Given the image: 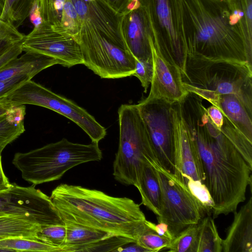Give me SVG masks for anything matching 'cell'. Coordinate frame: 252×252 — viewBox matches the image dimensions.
Here are the masks:
<instances>
[{
    "mask_svg": "<svg viewBox=\"0 0 252 252\" xmlns=\"http://www.w3.org/2000/svg\"><path fill=\"white\" fill-rule=\"evenodd\" d=\"M120 32L136 59L144 61L152 59V32L146 12L141 5L123 15Z\"/></svg>",
    "mask_w": 252,
    "mask_h": 252,
    "instance_id": "16",
    "label": "cell"
},
{
    "mask_svg": "<svg viewBox=\"0 0 252 252\" xmlns=\"http://www.w3.org/2000/svg\"><path fill=\"white\" fill-rule=\"evenodd\" d=\"M29 17L34 27L38 26L43 22L41 14V0H37L34 4Z\"/></svg>",
    "mask_w": 252,
    "mask_h": 252,
    "instance_id": "40",
    "label": "cell"
},
{
    "mask_svg": "<svg viewBox=\"0 0 252 252\" xmlns=\"http://www.w3.org/2000/svg\"><path fill=\"white\" fill-rule=\"evenodd\" d=\"M153 76L146 99H162L173 103L180 101L188 92L182 83L179 68L155 48L151 41Z\"/></svg>",
    "mask_w": 252,
    "mask_h": 252,
    "instance_id": "15",
    "label": "cell"
},
{
    "mask_svg": "<svg viewBox=\"0 0 252 252\" xmlns=\"http://www.w3.org/2000/svg\"><path fill=\"white\" fill-rule=\"evenodd\" d=\"M141 197V203L155 215H159L160 187L156 169L149 164L143 165L137 188Z\"/></svg>",
    "mask_w": 252,
    "mask_h": 252,
    "instance_id": "21",
    "label": "cell"
},
{
    "mask_svg": "<svg viewBox=\"0 0 252 252\" xmlns=\"http://www.w3.org/2000/svg\"><path fill=\"white\" fill-rule=\"evenodd\" d=\"M25 131L24 121H16L8 112L0 119V153Z\"/></svg>",
    "mask_w": 252,
    "mask_h": 252,
    "instance_id": "29",
    "label": "cell"
},
{
    "mask_svg": "<svg viewBox=\"0 0 252 252\" xmlns=\"http://www.w3.org/2000/svg\"><path fill=\"white\" fill-rule=\"evenodd\" d=\"M0 217H2L1 216H0Z\"/></svg>",
    "mask_w": 252,
    "mask_h": 252,
    "instance_id": "48",
    "label": "cell"
},
{
    "mask_svg": "<svg viewBox=\"0 0 252 252\" xmlns=\"http://www.w3.org/2000/svg\"><path fill=\"white\" fill-rule=\"evenodd\" d=\"M10 104L6 97L0 98V106Z\"/></svg>",
    "mask_w": 252,
    "mask_h": 252,
    "instance_id": "45",
    "label": "cell"
},
{
    "mask_svg": "<svg viewBox=\"0 0 252 252\" xmlns=\"http://www.w3.org/2000/svg\"><path fill=\"white\" fill-rule=\"evenodd\" d=\"M133 75L139 80L144 88V92L146 93L152 79V59L148 61L136 59L135 70Z\"/></svg>",
    "mask_w": 252,
    "mask_h": 252,
    "instance_id": "34",
    "label": "cell"
},
{
    "mask_svg": "<svg viewBox=\"0 0 252 252\" xmlns=\"http://www.w3.org/2000/svg\"><path fill=\"white\" fill-rule=\"evenodd\" d=\"M117 13L123 15L128 12V7L131 0H104Z\"/></svg>",
    "mask_w": 252,
    "mask_h": 252,
    "instance_id": "39",
    "label": "cell"
},
{
    "mask_svg": "<svg viewBox=\"0 0 252 252\" xmlns=\"http://www.w3.org/2000/svg\"><path fill=\"white\" fill-rule=\"evenodd\" d=\"M115 252H149L146 249L144 248L136 242L129 243L119 247Z\"/></svg>",
    "mask_w": 252,
    "mask_h": 252,
    "instance_id": "41",
    "label": "cell"
},
{
    "mask_svg": "<svg viewBox=\"0 0 252 252\" xmlns=\"http://www.w3.org/2000/svg\"><path fill=\"white\" fill-rule=\"evenodd\" d=\"M59 64L55 59L40 54L26 52L11 60L0 68V81L16 76L28 75L32 78L42 70Z\"/></svg>",
    "mask_w": 252,
    "mask_h": 252,
    "instance_id": "19",
    "label": "cell"
},
{
    "mask_svg": "<svg viewBox=\"0 0 252 252\" xmlns=\"http://www.w3.org/2000/svg\"><path fill=\"white\" fill-rule=\"evenodd\" d=\"M17 42L18 41H14L9 39H0V57Z\"/></svg>",
    "mask_w": 252,
    "mask_h": 252,
    "instance_id": "43",
    "label": "cell"
},
{
    "mask_svg": "<svg viewBox=\"0 0 252 252\" xmlns=\"http://www.w3.org/2000/svg\"><path fill=\"white\" fill-rule=\"evenodd\" d=\"M81 20L89 22L113 41L126 45L120 32L123 15L115 12L104 0H72Z\"/></svg>",
    "mask_w": 252,
    "mask_h": 252,
    "instance_id": "17",
    "label": "cell"
},
{
    "mask_svg": "<svg viewBox=\"0 0 252 252\" xmlns=\"http://www.w3.org/2000/svg\"><path fill=\"white\" fill-rule=\"evenodd\" d=\"M12 106L10 104L0 106V119L5 116L8 113L9 109Z\"/></svg>",
    "mask_w": 252,
    "mask_h": 252,
    "instance_id": "44",
    "label": "cell"
},
{
    "mask_svg": "<svg viewBox=\"0 0 252 252\" xmlns=\"http://www.w3.org/2000/svg\"><path fill=\"white\" fill-rule=\"evenodd\" d=\"M222 115L223 123L220 130L252 169V141L247 138L225 115Z\"/></svg>",
    "mask_w": 252,
    "mask_h": 252,
    "instance_id": "25",
    "label": "cell"
},
{
    "mask_svg": "<svg viewBox=\"0 0 252 252\" xmlns=\"http://www.w3.org/2000/svg\"><path fill=\"white\" fill-rule=\"evenodd\" d=\"M37 0H5L0 19L9 22L16 28L29 17L34 4Z\"/></svg>",
    "mask_w": 252,
    "mask_h": 252,
    "instance_id": "26",
    "label": "cell"
},
{
    "mask_svg": "<svg viewBox=\"0 0 252 252\" xmlns=\"http://www.w3.org/2000/svg\"><path fill=\"white\" fill-rule=\"evenodd\" d=\"M206 110L213 124L220 130L223 123V116L220 110L213 105L206 108Z\"/></svg>",
    "mask_w": 252,
    "mask_h": 252,
    "instance_id": "38",
    "label": "cell"
},
{
    "mask_svg": "<svg viewBox=\"0 0 252 252\" xmlns=\"http://www.w3.org/2000/svg\"><path fill=\"white\" fill-rule=\"evenodd\" d=\"M187 92L216 106L220 95L235 96L252 116V65L223 60L187 58L182 74Z\"/></svg>",
    "mask_w": 252,
    "mask_h": 252,
    "instance_id": "4",
    "label": "cell"
},
{
    "mask_svg": "<svg viewBox=\"0 0 252 252\" xmlns=\"http://www.w3.org/2000/svg\"><path fill=\"white\" fill-rule=\"evenodd\" d=\"M187 59L252 65V39L244 15L233 1L181 0Z\"/></svg>",
    "mask_w": 252,
    "mask_h": 252,
    "instance_id": "2",
    "label": "cell"
},
{
    "mask_svg": "<svg viewBox=\"0 0 252 252\" xmlns=\"http://www.w3.org/2000/svg\"><path fill=\"white\" fill-rule=\"evenodd\" d=\"M50 198L64 222L106 231L135 242L148 227L140 205L127 197L61 184Z\"/></svg>",
    "mask_w": 252,
    "mask_h": 252,
    "instance_id": "3",
    "label": "cell"
},
{
    "mask_svg": "<svg viewBox=\"0 0 252 252\" xmlns=\"http://www.w3.org/2000/svg\"><path fill=\"white\" fill-rule=\"evenodd\" d=\"M5 0H0V17L2 13Z\"/></svg>",
    "mask_w": 252,
    "mask_h": 252,
    "instance_id": "46",
    "label": "cell"
},
{
    "mask_svg": "<svg viewBox=\"0 0 252 252\" xmlns=\"http://www.w3.org/2000/svg\"><path fill=\"white\" fill-rule=\"evenodd\" d=\"M66 0H41V14L43 21L59 32Z\"/></svg>",
    "mask_w": 252,
    "mask_h": 252,
    "instance_id": "31",
    "label": "cell"
},
{
    "mask_svg": "<svg viewBox=\"0 0 252 252\" xmlns=\"http://www.w3.org/2000/svg\"><path fill=\"white\" fill-rule=\"evenodd\" d=\"M24 36L13 24L0 19V39L19 41L22 40Z\"/></svg>",
    "mask_w": 252,
    "mask_h": 252,
    "instance_id": "36",
    "label": "cell"
},
{
    "mask_svg": "<svg viewBox=\"0 0 252 252\" xmlns=\"http://www.w3.org/2000/svg\"><path fill=\"white\" fill-rule=\"evenodd\" d=\"M147 15L155 48L185 72L187 52L181 0H139Z\"/></svg>",
    "mask_w": 252,
    "mask_h": 252,
    "instance_id": "8",
    "label": "cell"
},
{
    "mask_svg": "<svg viewBox=\"0 0 252 252\" xmlns=\"http://www.w3.org/2000/svg\"><path fill=\"white\" fill-rule=\"evenodd\" d=\"M154 167L161 190L158 221L165 224L174 238L188 226L197 224L205 215L196 198L175 174L159 163Z\"/></svg>",
    "mask_w": 252,
    "mask_h": 252,
    "instance_id": "9",
    "label": "cell"
},
{
    "mask_svg": "<svg viewBox=\"0 0 252 252\" xmlns=\"http://www.w3.org/2000/svg\"><path fill=\"white\" fill-rule=\"evenodd\" d=\"M21 47L23 52L52 57L65 67L83 64V55L78 42L69 35L55 31L51 25L44 21L24 36Z\"/></svg>",
    "mask_w": 252,
    "mask_h": 252,
    "instance_id": "14",
    "label": "cell"
},
{
    "mask_svg": "<svg viewBox=\"0 0 252 252\" xmlns=\"http://www.w3.org/2000/svg\"><path fill=\"white\" fill-rule=\"evenodd\" d=\"M22 40L14 44L5 53L0 57V68L11 60L18 57L23 52L21 47Z\"/></svg>",
    "mask_w": 252,
    "mask_h": 252,
    "instance_id": "37",
    "label": "cell"
},
{
    "mask_svg": "<svg viewBox=\"0 0 252 252\" xmlns=\"http://www.w3.org/2000/svg\"><path fill=\"white\" fill-rule=\"evenodd\" d=\"M6 251L60 252V249L34 239L11 238L0 240V252Z\"/></svg>",
    "mask_w": 252,
    "mask_h": 252,
    "instance_id": "27",
    "label": "cell"
},
{
    "mask_svg": "<svg viewBox=\"0 0 252 252\" xmlns=\"http://www.w3.org/2000/svg\"><path fill=\"white\" fill-rule=\"evenodd\" d=\"M196 252H222V240L213 218L203 217L197 223Z\"/></svg>",
    "mask_w": 252,
    "mask_h": 252,
    "instance_id": "23",
    "label": "cell"
},
{
    "mask_svg": "<svg viewBox=\"0 0 252 252\" xmlns=\"http://www.w3.org/2000/svg\"><path fill=\"white\" fill-rule=\"evenodd\" d=\"M40 226L16 217H0V240L11 238H26L36 240V232Z\"/></svg>",
    "mask_w": 252,
    "mask_h": 252,
    "instance_id": "24",
    "label": "cell"
},
{
    "mask_svg": "<svg viewBox=\"0 0 252 252\" xmlns=\"http://www.w3.org/2000/svg\"><path fill=\"white\" fill-rule=\"evenodd\" d=\"M6 97L12 106L32 104L59 113L80 127L92 142L98 143L106 136L105 128L85 109L32 79L25 82Z\"/></svg>",
    "mask_w": 252,
    "mask_h": 252,
    "instance_id": "11",
    "label": "cell"
},
{
    "mask_svg": "<svg viewBox=\"0 0 252 252\" xmlns=\"http://www.w3.org/2000/svg\"><path fill=\"white\" fill-rule=\"evenodd\" d=\"M12 184L9 182L8 179L4 173L1 164V154L0 153V191L9 189L12 187Z\"/></svg>",
    "mask_w": 252,
    "mask_h": 252,
    "instance_id": "42",
    "label": "cell"
},
{
    "mask_svg": "<svg viewBox=\"0 0 252 252\" xmlns=\"http://www.w3.org/2000/svg\"><path fill=\"white\" fill-rule=\"evenodd\" d=\"M181 109L200 158L205 185L213 203L211 214L215 218L233 213L246 200L247 188L252 186V169L213 124L202 98L187 97L182 102Z\"/></svg>",
    "mask_w": 252,
    "mask_h": 252,
    "instance_id": "1",
    "label": "cell"
},
{
    "mask_svg": "<svg viewBox=\"0 0 252 252\" xmlns=\"http://www.w3.org/2000/svg\"><path fill=\"white\" fill-rule=\"evenodd\" d=\"M228 0V1H233V0Z\"/></svg>",
    "mask_w": 252,
    "mask_h": 252,
    "instance_id": "47",
    "label": "cell"
},
{
    "mask_svg": "<svg viewBox=\"0 0 252 252\" xmlns=\"http://www.w3.org/2000/svg\"><path fill=\"white\" fill-rule=\"evenodd\" d=\"M133 242H135L132 239L114 235L84 245L79 248L77 252H115L119 247Z\"/></svg>",
    "mask_w": 252,
    "mask_h": 252,
    "instance_id": "33",
    "label": "cell"
},
{
    "mask_svg": "<svg viewBox=\"0 0 252 252\" xmlns=\"http://www.w3.org/2000/svg\"><path fill=\"white\" fill-rule=\"evenodd\" d=\"M64 223L66 229V240L60 252H77L84 245L116 235L86 225L68 222Z\"/></svg>",
    "mask_w": 252,
    "mask_h": 252,
    "instance_id": "20",
    "label": "cell"
},
{
    "mask_svg": "<svg viewBox=\"0 0 252 252\" xmlns=\"http://www.w3.org/2000/svg\"><path fill=\"white\" fill-rule=\"evenodd\" d=\"M102 158L98 143H74L63 138L27 153H17L12 163L23 179L36 185L59 180L71 168Z\"/></svg>",
    "mask_w": 252,
    "mask_h": 252,
    "instance_id": "5",
    "label": "cell"
},
{
    "mask_svg": "<svg viewBox=\"0 0 252 252\" xmlns=\"http://www.w3.org/2000/svg\"><path fill=\"white\" fill-rule=\"evenodd\" d=\"M119 146L113 175L119 182L136 188L144 164L159 163L136 104H122L118 109Z\"/></svg>",
    "mask_w": 252,
    "mask_h": 252,
    "instance_id": "6",
    "label": "cell"
},
{
    "mask_svg": "<svg viewBox=\"0 0 252 252\" xmlns=\"http://www.w3.org/2000/svg\"><path fill=\"white\" fill-rule=\"evenodd\" d=\"M34 186L13 184L9 189L0 191V215L20 218L41 226L64 224L50 197Z\"/></svg>",
    "mask_w": 252,
    "mask_h": 252,
    "instance_id": "12",
    "label": "cell"
},
{
    "mask_svg": "<svg viewBox=\"0 0 252 252\" xmlns=\"http://www.w3.org/2000/svg\"><path fill=\"white\" fill-rule=\"evenodd\" d=\"M250 140L252 141V116L232 94L220 95L216 106Z\"/></svg>",
    "mask_w": 252,
    "mask_h": 252,
    "instance_id": "22",
    "label": "cell"
},
{
    "mask_svg": "<svg viewBox=\"0 0 252 252\" xmlns=\"http://www.w3.org/2000/svg\"><path fill=\"white\" fill-rule=\"evenodd\" d=\"M32 79L29 75H21L0 81V98L6 97L25 82Z\"/></svg>",
    "mask_w": 252,
    "mask_h": 252,
    "instance_id": "35",
    "label": "cell"
},
{
    "mask_svg": "<svg viewBox=\"0 0 252 252\" xmlns=\"http://www.w3.org/2000/svg\"><path fill=\"white\" fill-rule=\"evenodd\" d=\"M172 104L162 99L145 98L136 105L159 163L164 169L175 174L176 167Z\"/></svg>",
    "mask_w": 252,
    "mask_h": 252,
    "instance_id": "13",
    "label": "cell"
},
{
    "mask_svg": "<svg viewBox=\"0 0 252 252\" xmlns=\"http://www.w3.org/2000/svg\"><path fill=\"white\" fill-rule=\"evenodd\" d=\"M233 213V220L222 240V252H252V197Z\"/></svg>",
    "mask_w": 252,
    "mask_h": 252,
    "instance_id": "18",
    "label": "cell"
},
{
    "mask_svg": "<svg viewBox=\"0 0 252 252\" xmlns=\"http://www.w3.org/2000/svg\"><path fill=\"white\" fill-rule=\"evenodd\" d=\"M176 171L175 175L201 205L205 215L212 213L213 203L205 185L201 162L182 117L180 101L171 109Z\"/></svg>",
    "mask_w": 252,
    "mask_h": 252,
    "instance_id": "10",
    "label": "cell"
},
{
    "mask_svg": "<svg viewBox=\"0 0 252 252\" xmlns=\"http://www.w3.org/2000/svg\"><path fill=\"white\" fill-rule=\"evenodd\" d=\"M171 240L168 237L159 235L148 226L147 228L135 242L147 250L149 252H157L164 250L170 244Z\"/></svg>",
    "mask_w": 252,
    "mask_h": 252,
    "instance_id": "32",
    "label": "cell"
},
{
    "mask_svg": "<svg viewBox=\"0 0 252 252\" xmlns=\"http://www.w3.org/2000/svg\"><path fill=\"white\" fill-rule=\"evenodd\" d=\"M66 236L64 224H53L40 226L36 232V240L60 249L64 246Z\"/></svg>",
    "mask_w": 252,
    "mask_h": 252,
    "instance_id": "30",
    "label": "cell"
},
{
    "mask_svg": "<svg viewBox=\"0 0 252 252\" xmlns=\"http://www.w3.org/2000/svg\"><path fill=\"white\" fill-rule=\"evenodd\" d=\"M197 224L189 225L179 232L164 250L170 252H196Z\"/></svg>",
    "mask_w": 252,
    "mask_h": 252,
    "instance_id": "28",
    "label": "cell"
},
{
    "mask_svg": "<svg viewBox=\"0 0 252 252\" xmlns=\"http://www.w3.org/2000/svg\"><path fill=\"white\" fill-rule=\"evenodd\" d=\"M81 22L78 43L83 64L101 78L117 79L133 75L136 59L128 47L113 41L89 22Z\"/></svg>",
    "mask_w": 252,
    "mask_h": 252,
    "instance_id": "7",
    "label": "cell"
}]
</instances>
